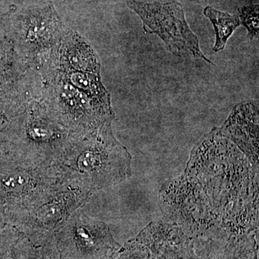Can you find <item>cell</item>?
Segmentation results:
<instances>
[{
  "label": "cell",
  "instance_id": "cell-4",
  "mask_svg": "<svg viewBox=\"0 0 259 259\" xmlns=\"http://www.w3.org/2000/svg\"><path fill=\"white\" fill-rule=\"evenodd\" d=\"M8 29L15 50L32 68L48 60L66 30L55 7L50 3L19 11L13 5Z\"/></svg>",
  "mask_w": 259,
  "mask_h": 259
},
{
  "label": "cell",
  "instance_id": "cell-17",
  "mask_svg": "<svg viewBox=\"0 0 259 259\" xmlns=\"http://www.w3.org/2000/svg\"><path fill=\"white\" fill-rule=\"evenodd\" d=\"M240 23L248 30V36L250 39L258 37L259 30L258 5L244 6L238 9Z\"/></svg>",
  "mask_w": 259,
  "mask_h": 259
},
{
  "label": "cell",
  "instance_id": "cell-13",
  "mask_svg": "<svg viewBox=\"0 0 259 259\" xmlns=\"http://www.w3.org/2000/svg\"><path fill=\"white\" fill-rule=\"evenodd\" d=\"M15 252L18 259H62L54 233H19Z\"/></svg>",
  "mask_w": 259,
  "mask_h": 259
},
{
  "label": "cell",
  "instance_id": "cell-9",
  "mask_svg": "<svg viewBox=\"0 0 259 259\" xmlns=\"http://www.w3.org/2000/svg\"><path fill=\"white\" fill-rule=\"evenodd\" d=\"M59 69L100 74L101 61L91 44L73 30L66 28L59 45L50 57Z\"/></svg>",
  "mask_w": 259,
  "mask_h": 259
},
{
  "label": "cell",
  "instance_id": "cell-16",
  "mask_svg": "<svg viewBox=\"0 0 259 259\" xmlns=\"http://www.w3.org/2000/svg\"><path fill=\"white\" fill-rule=\"evenodd\" d=\"M108 259H155L149 250L136 239L130 240L121 245Z\"/></svg>",
  "mask_w": 259,
  "mask_h": 259
},
{
  "label": "cell",
  "instance_id": "cell-15",
  "mask_svg": "<svg viewBox=\"0 0 259 259\" xmlns=\"http://www.w3.org/2000/svg\"><path fill=\"white\" fill-rule=\"evenodd\" d=\"M204 15L210 20L215 32V42L212 51L218 53L224 50L228 39L241 25L238 16L220 11L210 6L204 8Z\"/></svg>",
  "mask_w": 259,
  "mask_h": 259
},
{
  "label": "cell",
  "instance_id": "cell-1",
  "mask_svg": "<svg viewBox=\"0 0 259 259\" xmlns=\"http://www.w3.org/2000/svg\"><path fill=\"white\" fill-rule=\"evenodd\" d=\"M112 122L75 136L53 164L62 182L93 194L131 177V153L116 139Z\"/></svg>",
  "mask_w": 259,
  "mask_h": 259
},
{
  "label": "cell",
  "instance_id": "cell-8",
  "mask_svg": "<svg viewBox=\"0 0 259 259\" xmlns=\"http://www.w3.org/2000/svg\"><path fill=\"white\" fill-rule=\"evenodd\" d=\"M91 195L61 181L44 198L13 218L12 227L21 234L54 233Z\"/></svg>",
  "mask_w": 259,
  "mask_h": 259
},
{
  "label": "cell",
  "instance_id": "cell-7",
  "mask_svg": "<svg viewBox=\"0 0 259 259\" xmlns=\"http://www.w3.org/2000/svg\"><path fill=\"white\" fill-rule=\"evenodd\" d=\"M61 182L53 165L31 166L11 158L0 172V197L12 220L44 198Z\"/></svg>",
  "mask_w": 259,
  "mask_h": 259
},
{
  "label": "cell",
  "instance_id": "cell-3",
  "mask_svg": "<svg viewBox=\"0 0 259 259\" xmlns=\"http://www.w3.org/2000/svg\"><path fill=\"white\" fill-rule=\"evenodd\" d=\"M38 74L42 84L39 100L51 115L71 133L86 134L113 121L112 105L97 101L61 79L49 64Z\"/></svg>",
  "mask_w": 259,
  "mask_h": 259
},
{
  "label": "cell",
  "instance_id": "cell-5",
  "mask_svg": "<svg viewBox=\"0 0 259 259\" xmlns=\"http://www.w3.org/2000/svg\"><path fill=\"white\" fill-rule=\"evenodd\" d=\"M127 5L142 20L144 31L156 34L173 55L182 56L189 52L194 58L212 64L201 51L198 37L187 24L180 3H148L129 0Z\"/></svg>",
  "mask_w": 259,
  "mask_h": 259
},
{
  "label": "cell",
  "instance_id": "cell-6",
  "mask_svg": "<svg viewBox=\"0 0 259 259\" xmlns=\"http://www.w3.org/2000/svg\"><path fill=\"white\" fill-rule=\"evenodd\" d=\"M62 259H108L121 246L106 223L81 209L54 232Z\"/></svg>",
  "mask_w": 259,
  "mask_h": 259
},
{
  "label": "cell",
  "instance_id": "cell-14",
  "mask_svg": "<svg viewBox=\"0 0 259 259\" xmlns=\"http://www.w3.org/2000/svg\"><path fill=\"white\" fill-rule=\"evenodd\" d=\"M49 65L57 76L79 89L88 96L105 105H112L111 97L102 83L100 74L59 69L53 66L51 62H49Z\"/></svg>",
  "mask_w": 259,
  "mask_h": 259
},
{
  "label": "cell",
  "instance_id": "cell-11",
  "mask_svg": "<svg viewBox=\"0 0 259 259\" xmlns=\"http://www.w3.org/2000/svg\"><path fill=\"white\" fill-rule=\"evenodd\" d=\"M258 103L255 101L238 104L223 125V131L241 146L258 144Z\"/></svg>",
  "mask_w": 259,
  "mask_h": 259
},
{
  "label": "cell",
  "instance_id": "cell-18",
  "mask_svg": "<svg viewBox=\"0 0 259 259\" xmlns=\"http://www.w3.org/2000/svg\"><path fill=\"white\" fill-rule=\"evenodd\" d=\"M18 235V232L13 227H11L7 244L0 249V259H18L15 252V243Z\"/></svg>",
  "mask_w": 259,
  "mask_h": 259
},
{
  "label": "cell",
  "instance_id": "cell-12",
  "mask_svg": "<svg viewBox=\"0 0 259 259\" xmlns=\"http://www.w3.org/2000/svg\"><path fill=\"white\" fill-rule=\"evenodd\" d=\"M197 259H258L253 238L223 242L202 241L197 244Z\"/></svg>",
  "mask_w": 259,
  "mask_h": 259
},
{
  "label": "cell",
  "instance_id": "cell-10",
  "mask_svg": "<svg viewBox=\"0 0 259 259\" xmlns=\"http://www.w3.org/2000/svg\"><path fill=\"white\" fill-rule=\"evenodd\" d=\"M136 240L146 247L155 259H197L194 244L175 230H148L141 233Z\"/></svg>",
  "mask_w": 259,
  "mask_h": 259
},
{
  "label": "cell",
  "instance_id": "cell-2",
  "mask_svg": "<svg viewBox=\"0 0 259 259\" xmlns=\"http://www.w3.org/2000/svg\"><path fill=\"white\" fill-rule=\"evenodd\" d=\"M76 135L58 122L41 100H32L10 122L11 158L31 166H51Z\"/></svg>",
  "mask_w": 259,
  "mask_h": 259
}]
</instances>
